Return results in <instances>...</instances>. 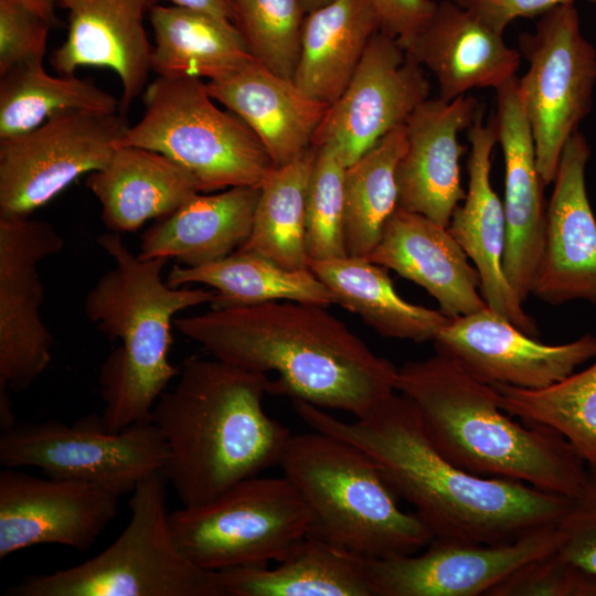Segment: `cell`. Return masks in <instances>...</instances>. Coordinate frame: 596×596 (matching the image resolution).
Here are the masks:
<instances>
[{
  "instance_id": "6da1fadb",
  "label": "cell",
  "mask_w": 596,
  "mask_h": 596,
  "mask_svg": "<svg viewBox=\"0 0 596 596\" xmlns=\"http://www.w3.org/2000/svg\"><path fill=\"white\" fill-rule=\"evenodd\" d=\"M292 406L311 429L368 453L398 497L415 508L433 540L505 543L556 525L571 505L572 498L454 465L434 446L414 404L401 393L353 422L301 400H292Z\"/></svg>"
},
{
  "instance_id": "7a4b0ae2",
  "label": "cell",
  "mask_w": 596,
  "mask_h": 596,
  "mask_svg": "<svg viewBox=\"0 0 596 596\" xmlns=\"http://www.w3.org/2000/svg\"><path fill=\"white\" fill-rule=\"evenodd\" d=\"M174 326L213 358L276 373L272 395L359 418L396 392L398 369L321 305L280 300L212 307L175 318Z\"/></svg>"
},
{
  "instance_id": "3957f363",
  "label": "cell",
  "mask_w": 596,
  "mask_h": 596,
  "mask_svg": "<svg viewBox=\"0 0 596 596\" xmlns=\"http://www.w3.org/2000/svg\"><path fill=\"white\" fill-rule=\"evenodd\" d=\"M267 374L191 356L150 421L168 446L161 469L183 507L207 502L279 464L289 428L263 407Z\"/></svg>"
},
{
  "instance_id": "277c9868",
  "label": "cell",
  "mask_w": 596,
  "mask_h": 596,
  "mask_svg": "<svg viewBox=\"0 0 596 596\" xmlns=\"http://www.w3.org/2000/svg\"><path fill=\"white\" fill-rule=\"evenodd\" d=\"M396 392L415 406L438 451L471 473L508 478L574 498L588 466L554 429L521 424L502 409L496 390L440 352L404 363Z\"/></svg>"
},
{
  "instance_id": "5b68a950",
  "label": "cell",
  "mask_w": 596,
  "mask_h": 596,
  "mask_svg": "<svg viewBox=\"0 0 596 596\" xmlns=\"http://www.w3.org/2000/svg\"><path fill=\"white\" fill-rule=\"evenodd\" d=\"M97 243L114 266L86 295L84 311L99 332L120 342L98 376L102 423L108 432H119L150 421L156 402L179 374L169 360L174 316L212 304L216 292L169 286L162 278L168 259L141 258L119 233L98 235Z\"/></svg>"
},
{
  "instance_id": "8992f818",
  "label": "cell",
  "mask_w": 596,
  "mask_h": 596,
  "mask_svg": "<svg viewBox=\"0 0 596 596\" xmlns=\"http://www.w3.org/2000/svg\"><path fill=\"white\" fill-rule=\"evenodd\" d=\"M278 466L310 511V535L368 560L416 554L433 541L418 515L400 508L379 464L349 441L291 434Z\"/></svg>"
},
{
  "instance_id": "52a82bcc",
  "label": "cell",
  "mask_w": 596,
  "mask_h": 596,
  "mask_svg": "<svg viewBox=\"0 0 596 596\" xmlns=\"http://www.w3.org/2000/svg\"><path fill=\"white\" fill-rule=\"evenodd\" d=\"M161 471L131 492L130 520L117 539L85 562L50 574L30 575L10 596H224L217 571L190 561L179 549Z\"/></svg>"
},
{
  "instance_id": "ba28073f",
  "label": "cell",
  "mask_w": 596,
  "mask_h": 596,
  "mask_svg": "<svg viewBox=\"0 0 596 596\" xmlns=\"http://www.w3.org/2000/svg\"><path fill=\"white\" fill-rule=\"evenodd\" d=\"M141 97L142 116L117 147L169 157L194 177L200 192L262 188L276 169L245 121L213 103L202 78L157 76Z\"/></svg>"
},
{
  "instance_id": "9c48e42d",
  "label": "cell",
  "mask_w": 596,
  "mask_h": 596,
  "mask_svg": "<svg viewBox=\"0 0 596 596\" xmlns=\"http://www.w3.org/2000/svg\"><path fill=\"white\" fill-rule=\"evenodd\" d=\"M169 520L181 552L216 572L281 560L309 533L311 515L287 477L258 475L207 502L170 512Z\"/></svg>"
},
{
  "instance_id": "30bf717a",
  "label": "cell",
  "mask_w": 596,
  "mask_h": 596,
  "mask_svg": "<svg viewBox=\"0 0 596 596\" xmlns=\"http://www.w3.org/2000/svg\"><path fill=\"white\" fill-rule=\"evenodd\" d=\"M167 457L166 439L151 421L108 432L93 415L72 425L15 424L0 434L2 467H38L49 477L87 482L117 497L161 471Z\"/></svg>"
},
{
  "instance_id": "8fae6325",
  "label": "cell",
  "mask_w": 596,
  "mask_h": 596,
  "mask_svg": "<svg viewBox=\"0 0 596 596\" xmlns=\"http://www.w3.org/2000/svg\"><path fill=\"white\" fill-rule=\"evenodd\" d=\"M519 49L529 67L518 87L538 169L549 185L565 145L592 110L596 50L582 32L574 3L542 14L532 32L519 36Z\"/></svg>"
},
{
  "instance_id": "7c38bea8",
  "label": "cell",
  "mask_w": 596,
  "mask_h": 596,
  "mask_svg": "<svg viewBox=\"0 0 596 596\" xmlns=\"http://www.w3.org/2000/svg\"><path fill=\"white\" fill-rule=\"evenodd\" d=\"M129 126L120 110H65L0 139V215L30 216L81 175L104 168Z\"/></svg>"
},
{
  "instance_id": "4fadbf2b",
  "label": "cell",
  "mask_w": 596,
  "mask_h": 596,
  "mask_svg": "<svg viewBox=\"0 0 596 596\" xmlns=\"http://www.w3.org/2000/svg\"><path fill=\"white\" fill-rule=\"evenodd\" d=\"M64 246L47 222L0 215V382L21 392L52 360L53 337L42 320L38 264Z\"/></svg>"
},
{
  "instance_id": "5bb4252c",
  "label": "cell",
  "mask_w": 596,
  "mask_h": 596,
  "mask_svg": "<svg viewBox=\"0 0 596 596\" xmlns=\"http://www.w3.org/2000/svg\"><path fill=\"white\" fill-rule=\"evenodd\" d=\"M428 95L429 82L423 67L380 30L345 89L329 106L312 147H333L348 167L390 131L405 125Z\"/></svg>"
},
{
  "instance_id": "9a60e30c",
  "label": "cell",
  "mask_w": 596,
  "mask_h": 596,
  "mask_svg": "<svg viewBox=\"0 0 596 596\" xmlns=\"http://www.w3.org/2000/svg\"><path fill=\"white\" fill-rule=\"evenodd\" d=\"M556 525L499 544L433 540L422 554L368 560L372 596H479L556 551Z\"/></svg>"
},
{
  "instance_id": "2e32d148",
  "label": "cell",
  "mask_w": 596,
  "mask_h": 596,
  "mask_svg": "<svg viewBox=\"0 0 596 596\" xmlns=\"http://www.w3.org/2000/svg\"><path fill=\"white\" fill-rule=\"evenodd\" d=\"M433 342L478 380L528 390L552 385L596 356V336L546 344L488 307L450 319Z\"/></svg>"
},
{
  "instance_id": "e0dca14e",
  "label": "cell",
  "mask_w": 596,
  "mask_h": 596,
  "mask_svg": "<svg viewBox=\"0 0 596 596\" xmlns=\"http://www.w3.org/2000/svg\"><path fill=\"white\" fill-rule=\"evenodd\" d=\"M117 496L94 485L18 468L0 472V560L38 544L87 551L114 519Z\"/></svg>"
},
{
  "instance_id": "ac0fdd59",
  "label": "cell",
  "mask_w": 596,
  "mask_h": 596,
  "mask_svg": "<svg viewBox=\"0 0 596 596\" xmlns=\"http://www.w3.org/2000/svg\"><path fill=\"white\" fill-rule=\"evenodd\" d=\"M493 117L504 161L505 249L503 270L522 302L532 295L545 248L546 187L536 164L534 140L518 77L496 89Z\"/></svg>"
},
{
  "instance_id": "d6986e66",
  "label": "cell",
  "mask_w": 596,
  "mask_h": 596,
  "mask_svg": "<svg viewBox=\"0 0 596 596\" xmlns=\"http://www.w3.org/2000/svg\"><path fill=\"white\" fill-rule=\"evenodd\" d=\"M590 148L575 132L564 147L547 203L546 237L532 295L550 305L596 304V217L586 190Z\"/></svg>"
},
{
  "instance_id": "ffe728a7",
  "label": "cell",
  "mask_w": 596,
  "mask_h": 596,
  "mask_svg": "<svg viewBox=\"0 0 596 596\" xmlns=\"http://www.w3.org/2000/svg\"><path fill=\"white\" fill-rule=\"evenodd\" d=\"M481 106L473 96L426 99L405 123L407 147L396 168L398 206L448 226L464 201L459 132Z\"/></svg>"
},
{
  "instance_id": "44dd1931",
  "label": "cell",
  "mask_w": 596,
  "mask_h": 596,
  "mask_svg": "<svg viewBox=\"0 0 596 596\" xmlns=\"http://www.w3.org/2000/svg\"><path fill=\"white\" fill-rule=\"evenodd\" d=\"M467 130L468 190L462 204L455 209L448 230L478 270L480 291L488 308L538 338L540 330L535 321L524 311L503 270L505 216L503 202L490 181L492 152L498 143L496 123L493 118L485 123L480 108Z\"/></svg>"
},
{
  "instance_id": "7402d4cb",
  "label": "cell",
  "mask_w": 596,
  "mask_h": 596,
  "mask_svg": "<svg viewBox=\"0 0 596 596\" xmlns=\"http://www.w3.org/2000/svg\"><path fill=\"white\" fill-rule=\"evenodd\" d=\"M163 0H56L67 10V34L50 63L60 75L83 66L113 70L120 79L119 110L126 114L147 86L152 45L146 13Z\"/></svg>"
},
{
  "instance_id": "603a6c76",
  "label": "cell",
  "mask_w": 596,
  "mask_h": 596,
  "mask_svg": "<svg viewBox=\"0 0 596 596\" xmlns=\"http://www.w3.org/2000/svg\"><path fill=\"white\" fill-rule=\"evenodd\" d=\"M366 258L424 288L449 319L488 307L478 270L448 226L422 214L397 206Z\"/></svg>"
},
{
  "instance_id": "cb8c5ba5",
  "label": "cell",
  "mask_w": 596,
  "mask_h": 596,
  "mask_svg": "<svg viewBox=\"0 0 596 596\" xmlns=\"http://www.w3.org/2000/svg\"><path fill=\"white\" fill-rule=\"evenodd\" d=\"M402 49L435 76L439 98L450 102L473 88H499L517 76L519 50L503 33L467 9L444 0L429 21Z\"/></svg>"
},
{
  "instance_id": "d4e9b609",
  "label": "cell",
  "mask_w": 596,
  "mask_h": 596,
  "mask_svg": "<svg viewBox=\"0 0 596 596\" xmlns=\"http://www.w3.org/2000/svg\"><path fill=\"white\" fill-rule=\"evenodd\" d=\"M210 96L236 114L258 137L276 168L312 147L329 105L306 95L292 79L256 60L207 81Z\"/></svg>"
},
{
  "instance_id": "484cf974",
  "label": "cell",
  "mask_w": 596,
  "mask_h": 596,
  "mask_svg": "<svg viewBox=\"0 0 596 596\" xmlns=\"http://www.w3.org/2000/svg\"><path fill=\"white\" fill-rule=\"evenodd\" d=\"M100 204V219L114 233L139 230L162 219L196 193L194 177L169 157L141 147H117L108 163L86 178Z\"/></svg>"
},
{
  "instance_id": "4316f807",
  "label": "cell",
  "mask_w": 596,
  "mask_h": 596,
  "mask_svg": "<svg viewBox=\"0 0 596 596\" xmlns=\"http://www.w3.org/2000/svg\"><path fill=\"white\" fill-rule=\"evenodd\" d=\"M260 188L196 193L142 235L141 258H174L201 266L240 249L252 232Z\"/></svg>"
},
{
  "instance_id": "83f0119b",
  "label": "cell",
  "mask_w": 596,
  "mask_h": 596,
  "mask_svg": "<svg viewBox=\"0 0 596 596\" xmlns=\"http://www.w3.org/2000/svg\"><path fill=\"white\" fill-rule=\"evenodd\" d=\"M276 563L217 571L224 596H372L368 558L313 535Z\"/></svg>"
},
{
  "instance_id": "f1b7e54d",
  "label": "cell",
  "mask_w": 596,
  "mask_h": 596,
  "mask_svg": "<svg viewBox=\"0 0 596 596\" xmlns=\"http://www.w3.org/2000/svg\"><path fill=\"white\" fill-rule=\"evenodd\" d=\"M379 31L380 22L370 0H333L308 12L295 84L312 99L332 105Z\"/></svg>"
},
{
  "instance_id": "f546056e",
  "label": "cell",
  "mask_w": 596,
  "mask_h": 596,
  "mask_svg": "<svg viewBox=\"0 0 596 596\" xmlns=\"http://www.w3.org/2000/svg\"><path fill=\"white\" fill-rule=\"evenodd\" d=\"M149 20L157 76L213 81L255 60L233 21L173 3L155 6Z\"/></svg>"
},
{
  "instance_id": "4dcf8cb0",
  "label": "cell",
  "mask_w": 596,
  "mask_h": 596,
  "mask_svg": "<svg viewBox=\"0 0 596 596\" xmlns=\"http://www.w3.org/2000/svg\"><path fill=\"white\" fill-rule=\"evenodd\" d=\"M309 269L328 288L334 304L361 317L382 337L416 343L434 341L450 320L440 310L406 301L385 268L366 257L311 260Z\"/></svg>"
},
{
  "instance_id": "1f68e13d",
  "label": "cell",
  "mask_w": 596,
  "mask_h": 596,
  "mask_svg": "<svg viewBox=\"0 0 596 596\" xmlns=\"http://www.w3.org/2000/svg\"><path fill=\"white\" fill-rule=\"evenodd\" d=\"M171 287L202 284L216 292L213 308L290 300L328 307L332 295L309 269L284 268L252 251L237 249L201 266L175 265L167 280Z\"/></svg>"
},
{
  "instance_id": "d6a6232c",
  "label": "cell",
  "mask_w": 596,
  "mask_h": 596,
  "mask_svg": "<svg viewBox=\"0 0 596 596\" xmlns=\"http://www.w3.org/2000/svg\"><path fill=\"white\" fill-rule=\"evenodd\" d=\"M316 160L309 148L276 168L260 188L249 237L241 249L260 254L291 269L309 268L306 247V199Z\"/></svg>"
},
{
  "instance_id": "836d02e7",
  "label": "cell",
  "mask_w": 596,
  "mask_h": 596,
  "mask_svg": "<svg viewBox=\"0 0 596 596\" xmlns=\"http://www.w3.org/2000/svg\"><path fill=\"white\" fill-rule=\"evenodd\" d=\"M0 77V139L32 130L65 110H119V100L92 79L52 76L43 61L21 63Z\"/></svg>"
},
{
  "instance_id": "e575fe53",
  "label": "cell",
  "mask_w": 596,
  "mask_h": 596,
  "mask_svg": "<svg viewBox=\"0 0 596 596\" xmlns=\"http://www.w3.org/2000/svg\"><path fill=\"white\" fill-rule=\"evenodd\" d=\"M406 147V127L402 125L347 167L344 240L348 255L368 257L398 206L396 168Z\"/></svg>"
},
{
  "instance_id": "d590c367",
  "label": "cell",
  "mask_w": 596,
  "mask_h": 596,
  "mask_svg": "<svg viewBox=\"0 0 596 596\" xmlns=\"http://www.w3.org/2000/svg\"><path fill=\"white\" fill-rule=\"evenodd\" d=\"M499 406L561 434L596 469V361L539 390L492 384Z\"/></svg>"
},
{
  "instance_id": "8d00e7d4",
  "label": "cell",
  "mask_w": 596,
  "mask_h": 596,
  "mask_svg": "<svg viewBox=\"0 0 596 596\" xmlns=\"http://www.w3.org/2000/svg\"><path fill=\"white\" fill-rule=\"evenodd\" d=\"M235 25L252 56L294 81L307 14L301 0H233Z\"/></svg>"
},
{
  "instance_id": "74e56055",
  "label": "cell",
  "mask_w": 596,
  "mask_h": 596,
  "mask_svg": "<svg viewBox=\"0 0 596 596\" xmlns=\"http://www.w3.org/2000/svg\"><path fill=\"white\" fill-rule=\"evenodd\" d=\"M315 149L306 199V247L310 262L348 255L344 240L347 164L331 146Z\"/></svg>"
},
{
  "instance_id": "f35d334b",
  "label": "cell",
  "mask_w": 596,
  "mask_h": 596,
  "mask_svg": "<svg viewBox=\"0 0 596 596\" xmlns=\"http://www.w3.org/2000/svg\"><path fill=\"white\" fill-rule=\"evenodd\" d=\"M486 596H596V578L554 551L524 563Z\"/></svg>"
},
{
  "instance_id": "ab89813d",
  "label": "cell",
  "mask_w": 596,
  "mask_h": 596,
  "mask_svg": "<svg viewBox=\"0 0 596 596\" xmlns=\"http://www.w3.org/2000/svg\"><path fill=\"white\" fill-rule=\"evenodd\" d=\"M556 531L557 555L596 578V469L588 467L584 483Z\"/></svg>"
},
{
  "instance_id": "60d3db41",
  "label": "cell",
  "mask_w": 596,
  "mask_h": 596,
  "mask_svg": "<svg viewBox=\"0 0 596 596\" xmlns=\"http://www.w3.org/2000/svg\"><path fill=\"white\" fill-rule=\"evenodd\" d=\"M51 26L13 0H0V76L21 63L43 61Z\"/></svg>"
},
{
  "instance_id": "b9f144b4",
  "label": "cell",
  "mask_w": 596,
  "mask_h": 596,
  "mask_svg": "<svg viewBox=\"0 0 596 596\" xmlns=\"http://www.w3.org/2000/svg\"><path fill=\"white\" fill-rule=\"evenodd\" d=\"M380 22V30L401 46L407 43L432 18L434 0H370Z\"/></svg>"
},
{
  "instance_id": "7bdbcfd3",
  "label": "cell",
  "mask_w": 596,
  "mask_h": 596,
  "mask_svg": "<svg viewBox=\"0 0 596 596\" xmlns=\"http://www.w3.org/2000/svg\"><path fill=\"white\" fill-rule=\"evenodd\" d=\"M482 20L496 31L505 28L519 18L541 17L547 11L575 0H449Z\"/></svg>"
},
{
  "instance_id": "ee69618b",
  "label": "cell",
  "mask_w": 596,
  "mask_h": 596,
  "mask_svg": "<svg viewBox=\"0 0 596 596\" xmlns=\"http://www.w3.org/2000/svg\"><path fill=\"white\" fill-rule=\"evenodd\" d=\"M173 4L182 6L215 17L235 21V9L233 0H171Z\"/></svg>"
},
{
  "instance_id": "f6af8a7d",
  "label": "cell",
  "mask_w": 596,
  "mask_h": 596,
  "mask_svg": "<svg viewBox=\"0 0 596 596\" xmlns=\"http://www.w3.org/2000/svg\"><path fill=\"white\" fill-rule=\"evenodd\" d=\"M13 1L21 3L22 6H24L25 8H28L29 10H31L32 12L41 17L51 26V29L56 28L61 24V21L55 14L56 0H13Z\"/></svg>"
},
{
  "instance_id": "bcb514c9",
  "label": "cell",
  "mask_w": 596,
  "mask_h": 596,
  "mask_svg": "<svg viewBox=\"0 0 596 596\" xmlns=\"http://www.w3.org/2000/svg\"><path fill=\"white\" fill-rule=\"evenodd\" d=\"M8 386L0 382V428L1 432L11 429L15 424L11 400L7 393Z\"/></svg>"
},
{
  "instance_id": "7dc6e473",
  "label": "cell",
  "mask_w": 596,
  "mask_h": 596,
  "mask_svg": "<svg viewBox=\"0 0 596 596\" xmlns=\"http://www.w3.org/2000/svg\"><path fill=\"white\" fill-rule=\"evenodd\" d=\"M333 0H301L302 4H304V8L306 10V12H311L316 9H319L323 6H327L329 4L330 2H332Z\"/></svg>"
},
{
  "instance_id": "c3c4849f",
  "label": "cell",
  "mask_w": 596,
  "mask_h": 596,
  "mask_svg": "<svg viewBox=\"0 0 596 596\" xmlns=\"http://www.w3.org/2000/svg\"><path fill=\"white\" fill-rule=\"evenodd\" d=\"M587 1L596 6V0H587Z\"/></svg>"
}]
</instances>
